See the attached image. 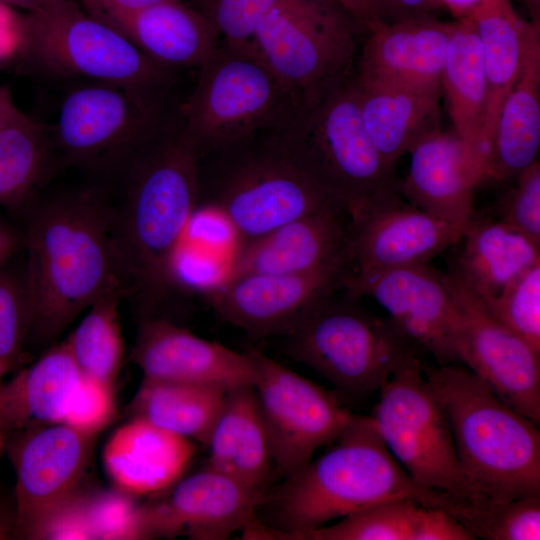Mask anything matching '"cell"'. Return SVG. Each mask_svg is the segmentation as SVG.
<instances>
[{
  "instance_id": "obj_1",
  "label": "cell",
  "mask_w": 540,
  "mask_h": 540,
  "mask_svg": "<svg viewBox=\"0 0 540 540\" xmlns=\"http://www.w3.org/2000/svg\"><path fill=\"white\" fill-rule=\"evenodd\" d=\"M107 190L91 183L41 194L27 213L24 272L31 331L43 342L55 339L105 294L122 287L133 290L114 251Z\"/></svg>"
},
{
  "instance_id": "obj_2",
  "label": "cell",
  "mask_w": 540,
  "mask_h": 540,
  "mask_svg": "<svg viewBox=\"0 0 540 540\" xmlns=\"http://www.w3.org/2000/svg\"><path fill=\"white\" fill-rule=\"evenodd\" d=\"M199 154L179 123L117 184L111 232L117 260L133 287L141 318L176 288L175 255L199 203Z\"/></svg>"
},
{
  "instance_id": "obj_3",
  "label": "cell",
  "mask_w": 540,
  "mask_h": 540,
  "mask_svg": "<svg viewBox=\"0 0 540 540\" xmlns=\"http://www.w3.org/2000/svg\"><path fill=\"white\" fill-rule=\"evenodd\" d=\"M323 455L285 477L262 504L275 529L298 540L369 507L408 499L457 517L466 501L416 483L387 447L372 416L354 415Z\"/></svg>"
},
{
  "instance_id": "obj_4",
  "label": "cell",
  "mask_w": 540,
  "mask_h": 540,
  "mask_svg": "<svg viewBox=\"0 0 540 540\" xmlns=\"http://www.w3.org/2000/svg\"><path fill=\"white\" fill-rule=\"evenodd\" d=\"M422 371L447 415L462 468L489 505L540 495L538 425L461 363Z\"/></svg>"
},
{
  "instance_id": "obj_5",
  "label": "cell",
  "mask_w": 540,
  "mask_h": 540,
  "mask_svg": "<svg viewBox=\"0 0 540 540\" xmlns=\"http://www.w3.org/2000/svg\"><path fill=\"white\" fill-rule=\"evenodd\" d=\"M199 203L223 214L241 242L332 204L279 128L256 132L198 159Z\"/></svg>"
},
{
  "instance_id": "obj_6",
  "label": "cell",
  "mask_w": 540,
  "mask_h": 540,
  "mask_svg": "<svg viewBox=\"0 0 540 540\" xmlns=\"http://www.w3.org/2000/svg\"><path fill=\"white\" fill-rule=\"evenodd\" d=\"M167 90L90 81L69 88L49 125L61 166L80 170L93 184L117 185L181 122Z\"/></svg>"
},
{
  "instance_id": "obj_7",
  "label": "cell",
  "mask_w": 540,
  "mask_h": 540,
  "mask_svg": "<svg viewBox=\"0 0 540 540\" xmlns=\"http://www.w3.org/2000/svg\"><path fill=\"white\" fill-rule=\"evenodd\" d=\"M279 130L352 222L400 198L394 166L382 158L365 128L354 75Z\"/></svg>"
},
{
  "instance_id": "obj_8",
  "label": "cell",
  "mask_w": 540,
  "mask_h": 540,
  "mask_svg": "<svg viewBox=\"0 0 540 540\" xmlns=\"http://www.w3.org/2000/svg\"><path fill=\"white\" fill-rule=\"evenodd\" d=\"M26 70L50 78L168 88L172 68L92 17L74 0H46L15 22Z\"/></svg>"
},
{
  "instance_id": "obj_9",
  "label": "cell",
  "mask_w": 540,
  "mask_h": 540,
  "mask_svg": "<svg viewBox=\"0 0 540 540\" xmlns=\"http://www.w3.org/2000/svg\"><path fill=\"white\" fill-rule=\"evenodd\" d=\"M346 294L312 306L284 338V351L330 381L341 393L366 397L423 350L388 317H377Z\"/></svg>"
},
{
  "instance_id": "obj_10",
  "label": "cell",
  "mask_w": 540,
  "mask_h": 540,
  "mask_svg": "<svg viewBox=\"0 0 540 540\" xmlns=\"http://www.w3.org/2000/svg\"><path fill=\"white\" fill-rule=\"evenodd\" d=\"M198 68L195 87L179 106L182 128L198 154L288 126L299 113L251 46L218 45Z\"/></svg>"
},
{
  "instance_id": "obj_11",
  "label": "cell",
  "mask_w": 540,
  "mask_h": 540,
  "mask_svg": "<svg viewBox=\"0 0 540 540\" xmlns=\"http://www.w3.org/2000/svg\"><path fill=\"white\" fill-rule=\"evenodd\" d=\"M355 25L330 0H281L250 46L300 113L353 75Z\"/></svg>"
},
{
  "instance_id": "obj_12",
  "label": "cell",
  "mask_w": 540,
  "mask_h": 540,
  "mask_svg": "<svg viewBox=\"0 0 540 540\" xmlns=\"http://www.w3.org/2000/svg\"><path fill=\"white\" fill-rule=\"evenodd\" d=\"M374 419L392 455L419 485L489 505L468 480L445 410L416 358L378 391Z\"/></svg>"
},
{
  "instance_id": "obj_13",
  "label": "cell",
  "mask_w": 540,
  "mask_h": 540,
  "mask_svg": "<svg viewBox=\"0 0 540 540\" xmlns=\"http://www.w3.org/2000/svg\"><path fill=\"white\" fill-rule=\"evenodd\" d=\"M256 368L254 389L269 437L274 470L288 477L332 444L353 419L334 394L263 352L247 351Z\"/></svg>"
},
{
  "instance_id": "obj_14",
  "label": "cell",
  "mask_w": 540,
  "mask_h": 540,
  "mask_svg": "<svg viewBox=\"0 0 540 540\" xmlns=\"http://www.w3.org/2000/svg\"><path fill=\"white\" fill-rule=\"evenodd\" d=\"M443 278L460 315L461 364L539 426L540 353L495 318L454 267Z\"/></svg>"
},
{
  "instance_id": "obj_15",
  "label": "cell",
  "mask_w": 540,
  "mask_h": 540,
  "mask_svg": "<svg viewBox=\"0 0 540 540\" xmlns=\"http://www.w3.org/2000/svg\"><path fill=\"white\" fill-rule=\"evenodd\" d=\"M353 275L349 250L310 271L232 277L206 297L221 317L249 335L282 336L318 301L345 290Z\"/></svg>"
},
{
  "instance_id": "obj_16",
  "label": "cell",
  "mask_w": 540,
  "mask_h": 540,
  "mask_svg": "<svg viewBox=\"0 0 540 540\" xmlns=\"http://www.w3.org/2000/svg\"><path fill=\"white\" fill-rule=\"evenodd\" d=\"M10 446L15 470V527L29 539L62 503L81 489L96 435L64 423L22 429Z\"/></svg>"
},
{
  "instance_id": "obj_17",
  "label": "cell",
  "mask_w": 540,
  "mask_h": 540,
  "mask_svg": "<svg viewBox=\"0 0 540 540\" xmlns=\"http://www.w3.org/2000/svg\"><path fill=\"white\" fill-rule=\"evenodd\" d=\"M348 296L376 300L394 324L438 365L461 363L460 315L443 274L427 264L353 276Z\"/></svg>"
},
{
  "instance_id": "obj_18",
  "label": "cell",
  "mask_w": 540,
  "mask_h": 540,
  "mask_svg": "<svg viewBox=\"0 0 540 540\" xmlns=\"http://www.w3.org/2000/svg\"><path fill=\"white\" fill-rule=\"evenodd\" d=\"M169 495L144 504L147 539L187 534L197 540H224L258 519L265 495L208 466L176 482Z\"/></svg>"
},
{
  "instance_id": "obj_19",
  "label": "cell",
  "mask_w": 540,
  "mask_h": 540,
  "mask_svg": "<svg viewBox=\"0 0 540 540\" xmlns=\"http://www.w3.org/2000/svg\"><path fill=\"white\" fill-rule=\"evenodd\" d=\"M130 359L143 378L218 387L254 385L255 364L239 353L156 316L141 318Z\"/></svg>"
},
{
  "instance_id": "obj_20",
  "label": "cell",
  "mask_w": 540,
  "mask_h": 540,
  "mask_svg": "<svg viewBox=\"0 0 540 540\" xmlns=\"http://www.w3.org/2000/svg\"><path fill=\"white\" fill-rule=\"evenodd\" d=\"M465 230L399 198L352 222L353 276L427 264Z\"/></svg>"
},
{
  "instance_id": "obj_21",
  "label": "cell",
  "mask_w": 540,
  "mask_h": 540,
  "mask_svg": "<svg viewBox=\"0 0 540 540\" xmlns=\"http://www.w3.org/2000/svg\"><path fill=\"white\" fill-rule=\"evenodd\" d=\"M399 192L410 204L465 229L476 219L474 189L483 181L482 162L452 129L427 135L409 151Z\"/></svg>"
},
{
  "instance_id": "obj_22",
  "label": "cell",
  "mask_w": 540,
  "mask_h": 540,
  "mask_svg": "<svg viewBox=\"0 0 540 540\" xmlns=\"http://www.w3.org/2000/svg\"><path fill=\"white\" fill-rule=\"evenodd\" d=\"M80 1L88 14L169 68L199 67L219 45L216 29L184 0H166L139 9L124 8L109 0Z\"/></svg>"
},
{
  "instance_id": "obj_23",
  "label": "cell",
  "mask_w": 540,
  "mask_h": 540,
  "mask_svg": "<svg viewBox=\"0 0 540 540\" xmlns=\"http://www.w3.org/2000/svg\"><path fill=\"white\" fill-rule=\"evenodd\" d=\"M352 221L339 204L289 221L241 242L226 279L252 273H298L318 268L350 250Z\"/></svg>"
},
{
  "instance_id": "obj_24",
  "label": "cell",
  "mask_w": 540,
  "mask_h": 540,
  "mask_svg": "<svg viewBox=\"0 0 540 540\" xmlns=\"http://www.w3.org/2000/svg\"><path fill=\"white\" fill-rule=\"evenodd\" d=\"M453 22L434 16L381 23L368 31L356 78L441 94Z\"/></svg>"
},
{
  "instance_id": "obj_25",
  "label": "cell",
  "mask_w": 540,
  "mask_h": 540,
  "mask_svg": "<svg viewBox=\"0 0 540 540\" xmlns=\"http://www.w3.org/2000/svg\"><path fill=\"white\" fill-rule=\"evenodd\" d=\"M195 452L191 439L133 417L110 437L103 461L118 489L140 496L171 488L187 470Z\"/></svg>"
},
{
  "instance_id": "obj_26",
  "label": "cell",
  "mask_w": 540,
  "mask_h": 540,
  "mask_svg": "<svg viewBox=\"0 0 540 540\" xmlns=\"http://www.w3.org/2000/svg\"><path fill=\"white\" fill-rule=\"evenodd\" d=\"M207 466L265 495L274 461L258 397L252 385L228 390L206 444Z\"/></svg>"
},
{
  "instance_id": "obj_27",
  "label": "cell",
  "mask_w": 540,
  "mask_h": 540,
  "mask_svg": "<svg viewBox=\"0 0 540 540\" xmlns=\"http://www.w3.org/2000/svg\"><path fill=\"white\" fill-rule=\"evenodd\" d=\"M540 146V28L526 48L520 75L499 113L485 152V180L516 177L537 160Z\"/></svg>"
},
{
  "instance_id": "obj_28",
  "label": "cell",
  "mask_w": 540,
  "mask_h": 540,
  "mask_svg": "<svg viewBox=\"0 0 540 540\" xmlns=\"http://www.w3.org/2000/svg\"><path fill=\"white\" fill-rule=\"evenodd\" d=\"M355 77L365 128L382 158L396 161L440 128V93Z\"/></svg>"
},
{
  "instance_id": "obj_29",
  "label": "cell",
  "mask_w": 540,
  "mask_h": 540,
  "mask_svg": "<svg viewBox=\"0 0 540 540\" xmlns=\"http://www.w3.org/2000/svg\"><path fill=\"white\" fill-rule=\"evenodd\" d=\"M81 373L64 342L51 347L10 381L1 383L2 432L63 423Z\"/></svg>"
},
{
  "instance_id": "obj_30",
  "label": "cell",
  "mask_w": 540,
  "mask_h": 540,
  "mask_svg": "<svg viewBox=\"0 0 540 540\" xmlns=\"http://www.w3.org/2000/svg\"><path fill=\"white\" fill-rule=\"evenodd\" d=\"M472 17L481 42L487 83L481 133L483 164L501 107L520 75L528 41L540 26L522 19L510 0H483Z\"/></svg>"
},
{
  "instance_id": "obj_31",
  "label": "cell",
  "mask_w": 540,
  "mask_h": 540,
  "mask_svg": "<svg viewBox=\"0 0 540 540\" xmlns=\"http://www.w3.org/2000/svg\"><path fill=\"white\" fill-rule=\"evenodd\" d=\"M454 265L483 301L498 297L516 278L540 263V242L501 221L475 219L465 230Z\"/></svg>"
},
{
  "instance_id": "obj_32",
  "label": "cell",
  "mask_w": 540,
  "mask_h": 540,
  "mask_svg": "<svg viewBox=\"0 0 540 540\" xmlns=\"http://www.w3.org/2000/svg\"><path fill=\"white\" fill-rule=\"evenodd\" d=\"M49 125L20 112L0 129V205L26 214L60 168Z\"/></svg>"
},
{
  "instance_id": "obj_33",
  "label": "cell",
  "mask_w": 540,
  "mask_h": 540,
  "mask_svg": "<svg viewBox=\"0 0 540 540\" xmlns=\"http://www.w3.org/2000/svg\"><path fill=\"white\" fill-rule=\"evenodd\" d=\"M441 94L445 97L453 130L482 162L481 133L487 83L481 42L472 16L453 22L441 75Z\"/></svg>"
},
{
  "instance_id": "obj_34",
  "label": "cell",
  "mask_w": 540,
  "mask_h": 540,
  "mask_svg": "<svg viewBox=\"0 0 540 540\" xmlns=\"http://www.w3.org/2000/svg\"><path fill=\"white\" fill-rule=\"evenodd\" d=\"M226 393L218 387L143 378L129 410L133 417L206 445Z\"/></svg>"
},
{
  "instance_id": "obj_35",
  "label": "cell",
  "mask_w": 540,
  "mask_h": 540,
  "mask_svg": "<svg viewBox=\"0 0 540 540\" xmlns=\"http://www.w3.org/2000/svg\"><path fill=\"white\" fill-rule=\"evenodd\" d=\"M132 295L131 288L122 287L99 298L66 341L80 371L112 387L124 357L119 307Z\"/></svg>"
},
{
  "instance_id": "obj_36",
  "label": "cell",
  "mask_w": 540,
  "mask_h": 540,
  "mask_svg": "<svg viewBox=\"0 0 540 540\" xmlns=\"http://www.w3.org/2000/svg\"><path fill=\"white\" fill-rule=\"evenodd\" d=\"M421 506L408 499L384 502L305 532L298 540H412Z\"/></svg>"
},
{
  "instance_id": "obj_37",
  "label": "cell",
  "mask_w": 540,
  "mask_h": 540,
  "mask_svg": "<svg viewBox=\"0 0 540 540\" xmlns=\"http://www.w3.org/2000/svg\"><path fill=\"white\" fill-rule=\"evenodd\" d=\"M81 505L89 539H145L143 507L133 496L118 489L82 490Z\"/></svg>"
},
{
  "instance_id": "obj_38",
  "label": "cell",
  "mask_w": 540,
  "mask_h": 540,
  "mask_svg": "<svg viewBox=\"0 0 540 540\" xmlns=\"http://www.w3.org/2000/svg\"><path fill=\"white\" fill-rule=\"evenodd\" d=\"M483 303L540 353V263L522 273L498 297Z\"/></svg>"
},
{
  "instance_id": "obj_39",
  "label": "cell",
  "mask_w": 540,
  "mask_h": 540,
  "mask_svg": "<svg viewBox=\"0 0 540 540\" xmlns=\"http://www.w3.org/2000/svg\"><path fill=\"white\" fill-rule=\"evenodd\" d=\"M466 527L476 539L539 540L540 495L480 506Z\"/></svg>"
},
{
  "instance_id": "obj_40",
  "label": "cell",
  "mask_w": 540,
  "mask_h": 540,
  "mask_svg": "<svg viewBox=\"0 0 540 540\" xmlns=\"http://www.w3.org/2000/svg\"><path fill=\"white\" fill-rule=\"evenodd\" d=\"M32 307L25 272L0 267V359L16 366L32 328Z\"/></svg>"
},
{
  "instance_id": "obj_41",
  "label": "cell",
  "mask_w": 540,
  "mask_h": 540,
  "mask_svg": "<svg viewBox=\"0 0 540 540\" xmlns=\"http://www.w3.org/2000/svg\"><path fill=\"white\" fill-rule=\"evenodd\" d=\"M281 0H186L216 29L223 43L250 46L262 19Z\"/></svg>"
},
{
  "instance_id": "obj_42",
  "label": "cell",
  "mask_w": 540,
  "mask_h": 540,
  "mask_svg": "<svg viewBox=\"0 0 540 540\" xmlns=\"http://www.w3.org/2000/svg\"><path fill=\"white\" fill-rule=\"evenodd\" d=\"M115 416L113 387L81 373L63 423L90 435H97Z\"/></svg>"
},
{
  "instance_id": "obj_43",
  "label": "cell",
  "mask_w": 540,
  "mask_h": 540,
  "mask_svg": "<svg viewBox=\"0 0 540 540\" xmlns=\"http://www.w3.org/2000/svg\"><path fill=\"white\" fill-rule=\"evenodd\" d=\"M499 221L540 242V164L536 160L516 176L499 207Z\"/></svg>"
},
{
  "instance_id": "obj_44",
  "label": "cell",
  "mask_w": 540,
  "mask_h": 540,
  "mask_svg": "<svg viewBox=\"0 0 540 540\" xmlns=\"http://www.w3.org/2000/svg\"><path fill=\"white\" fill-rule=\"evenodd\" d=\"M227 267L183 241L173 262L176 288L203 290L205 294L219 286L226 278Z\"/></svg>"
},
{
  "instance_id": "obj_45",
  "label": "cell",
  "mask_w": 540,
  "mask_h": 540,
  "mask_svg": "<svg viewBox=\"0 0 540 540\" xmlns=\"http://www.w3.org/2000/svg\"><path fill=\"white\" fill-rule=\"evenodd\" d=\"M237 238L227 218L217 209L198 205L187 226L184 241L221 248Z\"/></svg>"
},
{
  "instance_id": "obj_46",
  "label": "cell",
  "mask_w": 540,
  "mask_h": 540,
  "mask_svg": "<svg viewBox=\"0 0 540 540\" xmlns=\"http://www.w3.org/2000/svg\"><path fill=\"white\" fill-rule=\"evenodd\" d=\"M475 539V536L446 510L421 506L412 540Z\"/></svg>"
},
{
  "instance_id": "obj_47",
  "label": "cell",
  "mask_w": 540,
  "mask_h": 540,
  "mask_svg": "<svg viewBox=\"0 0 540 540\" xmlns=\"http://www.w3.org/2000/svg\"><path fill=\"white\" fill-rule=\"evenodd\" d=\"M381 19L385 23L433 16L439 9L436 0H376Z\"/></svg>"
},
{
  "instance_id": "obj_48",
  "label": "cell",
  "mask_w": 540,
  "mask_h": 540,
  "mask_svg": "<svg viewBox=\"0 0 540 540\" xmlns=\"http://www.w3.org/2000/svg\"><path fill=\"white\" fill-rule=\"evenodd\" d=\"M341 7L355 22L367 32L383 23L376 0H330Z\"/></svg>"
},
{
  "instance_id": "obj_49",
  "label": "cell",
  "mask_w": 540,
  "mask_h": 540,
  "mask_svg": "<svg viewBox=\"0 0 540 540\" xmlns=\"http://www.w3.org/2000/svg\"><path fill=\"white\" fill-rule=\"evenodd\" d=\"M24 247V234L0 220V267Z\"/></svg>"
},
{
  "instance_id": "obj_50",
  "label": "cell",
  "mask_w": 540,
  "mask_h": 540,
  "mask_svg": "<svg viewBox=\"0 0 540 540\" xmlns=\"http://www.w3.org/2000/svg\"><path fill=\"white\" fill-rule=\"evenodd\" d=\"M440 8L448 10L456 19L470 17L483 0H436Z\"/></svg>"
},
{
  "instance_id": "obj_51",
  "label": "cell",
  "mask_w": 540,
  "mask_h": 540,
  "mask_svg": "<svg viewBox=\"0 0 540 540\" xmlns=\"http://www.w3.org/2000/svg\"><path fill=\"white\" fill-rule=\"evenodd\" d=\"M21 110L15 104L9 85L0 86V129L17 116Z\"/></svg>"
},
{
  "instance_id": "obj_52",
  "label": "cell",
  "mask_w": 540,
  "mask_h": 540,
  "mask_svg": "<svg viewBox=\"0 0 540 540\" xmlns=\"http://www.w3.org/2000/svg\"><path fill=\"white\" fill-rule=\"evenodd\" d=\"M109 1L124 8L139 9V8H144V7L158 4L166 0H109Z\"/></svg>"
},
{
  "instance_id": "obj_53",
  "label": "cell",
  "mask_w": 540,
  "mask_h": 540,
  "mask_svg": "<svg viewBox=\"0 0 540 540\" xmlns=\"http://www.w3.org/2000/svg\"><path fill=\"white\" fill-rule=\"evenodd\" d=\"M526 7L533 25L540 26V0H520Z\"/></svg>"
},
{
  "instance_id": "obj_54",
  "label": "cell",
  "mask_w": 540,
  "mask_h": 540,
  "mask_svg": "<svg viewBox=\"0 0 540 540\" xmlns=\"http://www.w3.org/2000/svg\"><path fill=\"white\" fill-rule=\"evenodd\" d=\"M46 0H0L2 4L11 5L31 11L40 6Z\"/></svg>"
},
{
  "instance_id": "obj_55",
  "label": "cell",
  "mask_w": 540,
  "mask_h": 540,
  "mask_svg": "<svg viewBox=\"0 0 540 540\" xmlns=\"http://www.w3.org/2000/svg\"><path fill=\"white\" fill-rule=\"evenodd\" d=\"M13 368L14 366L0 359V384L2 383L3 376Z\"/></svg>"
},
{
  "instance_id": "obj_56",
  "label": "cell",
  "mask_w": 540,
  "mask_h": 540,
  "mask_svg": "<svg viewBox=\"0 0 540 540\" xmlns=\"http://www.w3.org/2000/svg\"><path fill=\"white\" fill-rule=\"evenodd\" d=\"M3 440H4V438H3V432H2V430L0 429V451H1L2 447H3Z\"/></svg>"
}]
</instances>
